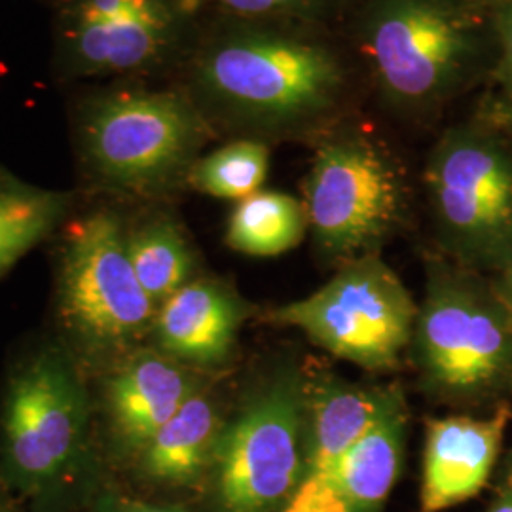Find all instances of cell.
<instances>
[{
    "label": "cell",
    "instance_id": "11",
    "mask_svg": "<svg viewBox=\"0 0 512 512\" xmlns=\"http://www.w3.org/2000/svg\"><path fill=\"white\" fill-rule=\"evenodd\" d=\"M202 0H61L59 61L73 76L139 73L177 44Z\"/></svg>",
    "mask_w": 512,
    "mask_h": 512
},
{
    "label": "cell",
    "instance_id": "17",
    "mask_svg": "<svg viewBox=\"0 0 512 512\" xmlns=\"http://www.w3.org/2000/svg\"><path fill=\"white\" fill-rule=\"evenodd\" d=\"M213 401L200 389L143 446V473L164 484H190L211 467L222 433Z\"/></svg>",
    "mask_w": 512,
    "mask_h": 512
},
{
    "label": "cell",
    "instance_id": "6",
    "mask_svg": "<svg viewBox=\"0 0 512 512\" xmlns=\"http://www.w3.org/2000/svg\"><path fill=\"white\" fill-rule=\"evenodd\" d=\"M363 50L385 99L404 112H425L458 84L471 54L469 25L448 0H376Z\"/></svg>",
    "mask_w": 512,
    "mask_h": 512
},
{
    "label": "cell",
    "instance_id": "2",
    "mask_svg": "<svg viewBox=\"0 0 512 512\" xmlns=\"http://www.w3.org/2000/svg\"><path fill=\"white\" fill-rule=\"evenodd\" d=\"M306 440L308 387L279 372L222 427L211 461L220 511H283L304 475Z\"/></svg>",
    "mask_w": 512,
    "mask_h": 512
},
{
    "label": "cell",
    "instance_id": "19",
    "mask_svg": "<svg viewBox=\"0 0 512 512\" xmlns=\"http://www.w3.org/2000/svg\"><path fill=\"white\" fill-rule=\"evenodd\" d=\"M128 255L139 283L156 306L190 283L194 256L171 220H154L129 234Z\"/></svg>",
    "mask_w": 512,
    "mask_h": 512
},
{
    "label": "cell",
    "instance_id": "10",
    "mask_svg": "<svg viewBox=\"0 0 512 512\" xmlns=\"http://www.w3.org/2000/svg\"><path fill=\"white\" fill-rule=\"evenodd\" d=\"M88 427L86 391L59 351H44L12 380L2 418L4 465L19 490L42 492L80 456Z\"/></svg>",
    "mask_w": 512,
    "mask_h": 512
},
{
    "label": "cell",
    "instance_id": "24",
    "mask_svg": "<svg viewBox=\"0 0 512 512\" xmlns=\"http://www.w3.org/2000/svg\"><path fill=\"white\" fill-rule=\"evenodd\" d=\"M95 512H188L181 507H171V505H152L147 501L139 499H129L124 495L109 494L103 495L97 501Z\"/></svg>",
    "mask_w": 512,
    "mask_h": 512
},
{
    "label": "cell",
    "instance_id": "27",
    "mask_svg": "<svg viewBox=\"0 0 512 512\" xmlns=\"http://www.w3.org/2000/svg\"><path fill=\"white\" fill-rule=\"evenodd\" d=\"M505 306L512 317V260L507 264V279H505Z\"/></svg>",
    "mask_w": 512,
    "mask_h": 512
},
{
    "label": "cell",
    "instance_id": "22",
    "mask_svg": "<svg viewBox=\"0 0 512 512\" xmlns=\"http://www.w3.org/2000/svg\"><path fill=\"white\" fill-rule=\"evenodd\" d=\"M203 2V0H202ZM241 21L287 23L317 18L329 0H207Z\"/></svg>",
    "mask_w": 512,
    "mask_h": 512
},
{
    "label": "cell",
    "instance_id": "20",
    "mask_svg": "<svg viewBox=\"0 0 512 512\" xmlns=\"http://www.w3.org/2000/svg\"><path fill=\"white\" fill-rule=\"evenodd\" d=\"M65 198L27 186H0V274L57 226Z\"/></svg>",
    "mask_w": 512,
    "mask_h": 512
},
{
    "label": "cell",
    "instance_id": "12",
    "mask_svg": "<svg viewBox=\"0 0 512 512\" xmlns=\"http://www.w3.org/2000/svg\"><path fill=\"white\" fill-rule=\"evenodd\" d=\"M397 393L319 380L308 389L304 475L281 512H323L330 480L351 444L382 416Z\"/></svg>",
    "mask_w": 512,
    "mask_h": 512
},
{
    "label": "cell",
    "instance_id": "4",
    "mask_svg": "<svg viewBox=\"0 0 512 512\" xmlns=\"http://www.w3.org/2000/svg\"><path fill=\"white\" fill-rule=\"evenodd\" d=\"M274 319L302 330L338 359L389 370L412 346L418 306L401 277L370 253L351 258L317 291L275 310Z\"/></svg>",
    "mask_w": 512,
    "mask_h": 512
},
{
    "label": "cell",
    "instance_id": "3",
    "mask_svg": "<svg viewBox=\"0 0 512 512\" xmlns=\"http://www.w3.org/2000/svg\"><path fill=\"white\" fill-rule=\"evenodd\" d=\"M80 135L88 164L103 181L148 192L190 171L209 126L186 93L120 90L88 103Z\"/></svg>",
    "mask_w": 512,
    "mask_h": 512
},
{
    "label": "cell",
    "instance_id": "14",
    "mask_svg": "<svg viewBox=\"0 0 512 512\" xmlns=\"http://www.w3.org/2000/svg\"><path fill=\"white\" fill-rule=\"evenodd\" d=\"M198 391L196 380L179 361L160 353L129 357L110 378V423L116 439L141 452L154 433Z\"/></svg>",
    "mask_w": 512,
    "mask_h": 512
},
{
    "label": "cell",
    "instance_id": "5",
    "mask_svg": "<svg viewBox=\"0 0 512 512\" xmlns=\"http://www.w3.org/2000/svg\"><path fill=\"white\" fill-rule=\"evenodd\" d=\"M412 344L423 380L446 397H478L512 378L507 306L446 270L429 277Z\"/></svg>",
    "mask_w": 512,
    "mask_h": 512
},
{
    "label": "cell",
    "instance_id": "1",
    "mask_svg": "<svg viewBox=\"0 0 512 512\" xmlns=\"http://www.w3.org/2000/svg\"><path fill=\"white\" fill-rule=\"evenodd\" d=\"M192 97L243 128L291 133L325 120L346 92L338 55L275 23L243 21L211 38L196 57Z\"/></svg>",
    "mask_w": 512,
    "mask_h": 512
},
{
    "label": "cell",
    "instance_id": "25",
    "mask_svg": "<svg viewBox=\"0 0 512 512\" xmlns=\"http://www.w3.org/2000/svg\"><path fill=\"white\" fill-rule=\"evenodd\" d=\"M494 118L495 122H499L501 126H509V128H512V103L503 105V107H499V109L495 110Z\"/></svg>",
    "mask_w": 512,
    "mask_h": 512
},
{
    "label": "cell",
    "instance_id": "23",
    "mask_svg": "<svg viewBox=\"0 0 512 512\" xmlns=\"http://www.w3.org/2000/svg\"><path fill=\"white\" fill-rule=\"evenodd\" d=\"M497 35L501 44V78L512 103V0H505L497 14Z\"/></svg>",
    "mask_w": 512,
    "mask_h": 512
},
{
    "label": "cell",
    "instance_id": "26",
    "mask_svg": "<svg viewBox=\"0 0 512 512\" xmlns=\"http://www.w3.org/2000/svg\"><path fill=\"white\" fill-rule=\"evenodd\" d=\"M488 512H512V490L501 495L494 503V507Z\"/></svg>",
    "mask_w": 512,
    "mask_h": 512
},
{
    "label": "cell",
    "instance_id": "9",
    "mask_svg": "<svg viewBox=\"0 0 512 512\" xmlns=\"http://www.w3.org/2000/svg\"><path fill=\"white\" fill-rule=\"evenodd\" d=\"M156 311L118 217L99 211L74 222L61 270V313L74 336L95 351L126 348L154 325Z\"/></svg>",
    "mask_w": 512,
    "mask_h": 512
},
{
    "label": "cell",
    "instance_id": "13",
    "mask_svg": "<svg viewBox=\"0 0 512 512\" xmlns=\"http://www.w3.org/2000/svg\"><path fill=\"white\" fill-rule=\"evenodd\" d=\"M509 420L511 410L503 406L490 418L452 416L427 423L421 512L448 511L484 490Z\"/></svg>",
    "mask_w": 512,
    "mask_h": 512
},
{
    "label": "cell",
    "instance_id": "7",
    "mask_svg": "<svg viewBox=\"0 0 512 512\" xmlns=\"http://www.w3.org/2000/svg\"><path fill=\"white\" fill-rule=\"evenodd\" d=\"M308 228L330 255H370L399 224L401 175L382 148L361 135H342L315 152L304 186Z\"/></svg>",
    "mask_w": 512,
    "mask_h": 512
},
{
    "label": "cell",
    "instance_id": "21",
    "mask_svg": "<svg viewBox=\"0 0 512 512\" xmlns=\"http://www.w3.org/2000/svg\"><path fill=\"white\" fill-rule=\"evenodd\" d=\"M270 167V148L262 141L241 139L196 160L188 181L219 200H245L260 192Z\"/></svg>",
    "mask_w": 512,
    "mask_h": 512
},
{
    "label": "cell",
    "instance_id": "18",
    "mask_svg": "<svg viewBox=\"0 0 512 512\" xmlns=\"http://www.w3.org/2000/svg\"><path fill=\"white\" fill-rule=\"evenodd\" d=\"M308 230L304 203L283 192H256L238 203L226 243L249 256H277L294 249Z\"/></svg>",
    "mask_w": 512,
    "mask_h": 512
},
{
    "label": "cell",
    "instance_id": "8",
    "mask_svg": "<svg viewBox=\"0 0 512 512\" xmlns=\"http://www.w3.org/2000/svg\"><path fill=\"white\" fill-rule=\"evenodd\" d=\"M425 184L442 236L476 264L512 260V156L488 133L458 128L433 148Z\"/></svg>",
    "mask_w": 512,
    "mask_h": 512
},
{
    "label": "cell",
    "instance_id": "16",
    "mask_svg": "<svg viewBox=\"0 0 512 512\" xmlns=\"http://www.w3.org/2000/svg\"><path fill=\"white\" fill-rule=\"evenodd\" d=\"M406 418L399 395L351 444L330 480L323 512H380L403 465Z\"/></svg>",
    "mask_w": 512,
    "mask_h": 512
},
{
    "label": "cell",
    "instance_id": "15",
    "mask_svg": "<svg viewBox=\"0 0 512 512\" xmlns=\"http://www.w3.org/2000/svg\"><path fill=\"white\" fill-rule=\"evenodd\" d=\"M241 308L215 281H190L160 304L154 332L165 355L190 365H220L236 344Z\"/></svg>",
    "mask_w": 512,
    "mask_h": 512
}]
</instances>
